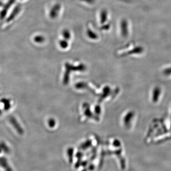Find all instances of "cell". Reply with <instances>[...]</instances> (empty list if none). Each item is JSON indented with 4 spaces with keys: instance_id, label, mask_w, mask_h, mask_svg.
<instances>
[{
    "instance_id": "obj_1",
    "label": "cell",
    "mask_w": 171,
    "mask_h": 171,
    "mask_svg": "<svg viewBox=\"0 0 171 171\" xmlns=\"http://www.w3.org/2000/svg\"><path fill=\"white\" fill-rule=\"evenodd\" d=\"M9 122L12 125V126L15 128L17 133L20 135H22L24 134V130L22 129V128L20 126V124L18 123V121L16 119L13 117V116H10L9 118Z\"/></svg>"
},
{
    "instance_id": "obj_2",
    "label": "cell",
    "mask_w": 171,
    "mask_h": 171,
    "mask_svg": "<svg viewBox=\"0 0 171 171\" xmlns=\"http://www.w3.org/2000/svg\"><path fill=\"white\" fill-rule=\"evenodd\" d=\"M161 89L159 87H155L152 91V99L153 103H156L159 100L161 94Z\"/></svg>"
},
{
    "instance_id": "obj_3",
    "label": "cell",
    "mask_w": 171,
    "mask_h": 171,
    "mask_svg": "<svg viewBox=\"0 0 171 171\" xmlns=\"http://www.w3.org/2000/svg\"><path fill=\"white\" fill-rule=\"evenodd\" d=\"M15 2V0H9L8 3L4 5L3 9L2 10L0 13V18L2 19L5 17L6 14H7V11L10 9V7L12 5L13 3Z\"/></svg>"
},
{
    "instance_id": "obj_4",
    "label": "cell",
    "mask_w": 171,
    "mask_h": 171,
    "mask_svg": "<svg viewBox=\"0 0 171 171\" xmlns=\"http://www.w3.org/2000/svg\"><path fill=\"white\" fill-rule=\"evenodd\" d=\"M0 166L4 169L5 171H13L9 165L7 159L5 157H0Z\"/></svg>"
},
{
    "instance_id": "obj_5",
    "label": "cell",
    "mask_w": 171,
    "mask_h": 171,
    "mask_svg": "<svg viewBox=\"0 0 171 171\" xmlns=\"http://www.w3.org/2000/svg\"><path fill=\"white\" fill-rule=\"evenodd\" d=\"M20 10H21V6H20V5L16 6V7H15L14 9L12 11V14H11L9 17L7 19V22H9L11 20H12L19 14L20 12Z\"/></svg>"
},
{
    "instance_id": "obj_6",
    "label": "cell",
    "mask_w": 171,
    "mask_h": 171,
    "mask_svg": "<svg viewBox=\"0 0 171 171\" xmlns=\"http://www.w3.org/2000/svg\"><path fill=\"white\" fill-rule=\"evenodd\" d=\"M114 153L117 155L118 158L119 159L120 163V166H121V168L122 170H124L126 168V161L125 160L122 156H121V150H117V151H115Z\"/></svg>"
},
{
    "instance_id": "obj_7",
    "label": "cell",
    "mask_w": 171,
    "mask_h": 171,
    "mask_svg": "<svg viewBox=\"0 0 171 171\" xmlns=\"http://www.w3.org/2000/svg\"><path fill=\"white\" fill-rule=\"evenodd\" d=\"M4 104V109L5 111L8 110L11 108L10 100L7 98H3L1 101Z\"/></svg>"
},
{
    "instance_id": "obj_8",
    "label": "cell",
    "mask_w": 171,
    "mask_h": 171,
    "mask_svg": "<svg viewBox=\"0 0 171 171\" xmlns=\"http://www.w3.org/2000/svg\"><path fill=\"white\" fill-rule=\"evenodd\" d=\"M0 148H1V150L4 151L5 153L8 154L10 153V149L9 148V147L3 142H0Z\"/></svg>"
},
{
    "instance_id": "obj_9",
    "label": "cell",
    "mask_w": 171,
    "mask_h": 171,
    "mask_svg": "<svg viewBox=\"0 0 171 171\" xmlns=\"http://www.w3.org/2000/svg\"><path fill=\"white\" fill-rule=\"evenodd\" d=\"M68 155L69 156V163H72L73 162V150L69 149L68 150Z\"/></svg>"
},
{
    "instance_id": "obj_10",
    "label": "cell",
    "mask_w": 171,
    "mask_h": 171,
    "mask_svg": "<svg viewBox=\"0 0 171 171\" xmlns=\"http://www.w3.org/2000/svg\"><path fill=\"white\" fill-rule=\"evenodd\" d=\"M82 161L81 160V158L79 159L77 162L75 164V167L76 168H79L80 166H81Z\"/></svg>"
},
{
    "instance_id": "obj_11",
    "label": "cell",
    "mask_w": 171,
    "mask_h": 171,
    "mask_svg": "<svg viewBox=\"0 0 171 171\" xmlns=\"http://www.w3.org/2000/svg\"><path fill=\"white\" fill-rule=\"evenodd\" d=\"M164 73L166 75H170L171 74V68H168V69L164 70Z\"/></svg>"
},
{
    "instance_id": "obj_12",
    "label": "cell",
    "mask_w": 171,
    "mask_h": 171,
    "mask_svg": "<svg viewBox=\"0 0 171 171\" xmlns=\"http://www.w3.org/2000/svg\"><path fill=\"white\" fill-rule=\"evenodd\" d=\"M95 166L93 164H91L90 166H88V167L87 168L88 170L89 171H93L95 169Z\"/></svg>"
},
{
    "instance_id": "obj_13",
    "label": "cell",
    "mask_w": 171,
    "mask_h": 171,
    "mask_svg": "<svg viewBox=\"0 0 171 171\" xmlns=\"http://www.w3.org/2000/svg\"><path fill=\"white\" fill-rule=\"evenodd\" d=\"M88 161H84L82 162L81 166L83 167H85L86 166H87V164H88Z\"/></svg>"
},
{
    "instance_id": "obj_14",
    "label": "cell",
    "mask_w": 171,
    "mask_h": 171,
    "mask_svg": "<svg viewBox=\"0 0 171 171\" xmlns=\"http://www.w3.org/2000/svg\"><path fill=\"white\" fill-rule=\"evenodd\" d=\"M82 156H83V155H82V153H77V155H76V157L78 158L79 159H80V158H81Z\"/></svg>"
},
{
    "instance_id": "obj_15",
    "label": "cell",
    "mask_w": 171,
    "mask_h": 171,
    "mask_svg": "<svg viewBox=\"0 0 171 171\" xmlns=\"http://www.w3.org/2000/svg\"><path fill=\"white\" fill-rule=\"evenodd\" d=\"M114 144L115 147H119V146H120V142L118 141L115 142Z\"/></svg>"
},
{
    "instance_id": "obj_16",
    "label": "cell",
    "mask_w": 171,
    "mask_h": 171,
    "mask_svg": "<svg viewBox=\"0 0 171 171\" xmlns=\"http://www.w3.org/2000/svg\"><path fill=\"white\" fill-rule=\"evenodd\" d=\"M88 171V168H84V169H83V170H82L81 171Z\"/></svg>"
},
{
    "instance_id": "obj_17",
    "label": "cell",
    "mask_w": 171,
    "mask_h": 171,
    "mask_svg": "<svg viewBox=\"0 0 171 171\" xmlns=\"http://www.w3.org/2000/svg\"><path fill=\"white\" fill-rule=\"evenodd\" d=\"M1 114H2V111H1V109H0V115H1Z\"/></svg>"
},
{
    "instance_id": "obj_18",
    "label": "cell",
    "mask_w": 171,
    "mask_h": 171,
    "mask_svg": "<svg viewBox=\"0 0 171 171\" xmlns=\"http://www.w3.org/2000/svg\"><path fill=\"white\" fill-rule=\"evenodd\" d=\"M1 151H2V150H1V148H0V153H1Z\"/></svg>"
}]
</instances>
